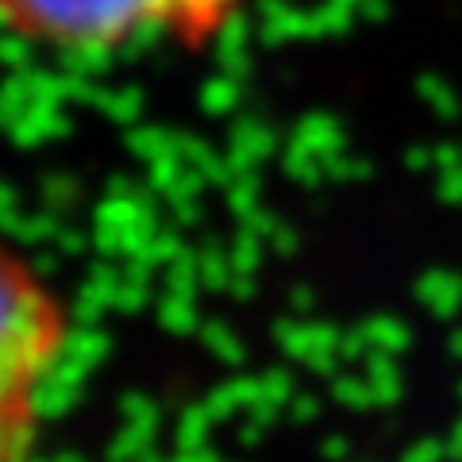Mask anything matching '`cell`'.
<instances>
[{"label":"cell","instance_id":"7a4b0ae2","mask_svg":"<svg viewBox=\"0 0 462 462\" xmlns=\"http://www.w3.org/2000/svg\"><path fill=\"white\" fill-rule=\"evenodd\" d=\"M243 0H0V20L54 51H120L135 42L205 47Z\"/></svg>","mask_w":462,"mask_h":462},{"label":"cell","instance_id":"6da1fadb","mask_svg":"<svg viewBox=\"0 0 462 462\" xmlns=\"http://www.w3.org/2000/svg\"><path fill=\"white\" fill-rule=\"evenodd\" d=\"M69 339L54 285L0 239V462H32L42 436V393Z\"/></svg>","mask_w":462,"mask_h":462}]
</instances>
